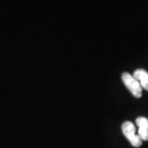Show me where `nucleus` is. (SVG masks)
<instances>
[{"label":"nucleus","mask_w":148,"mask_h":148,"mask_svg":"<svg viewBox=\"0 0 148 148\" xmlns=\"http://www.w3.org/2000/svg\"><path fill=\"white\" fill-rule=\"evenodd\" d=\"M122 132L134 147H140L143 145V140L136 134V127L132 122L126 121L122 124Z\"/></svg>","instance_id":"nucleus-1"},{"label":"nucleus","mask_w":148,"mask_h":148,"mask_svg":"<svg viewBox=\"0 0 148 148\" xmlns=\"http://www.w3.org/2000/svg\"><path fill=\"white\" fill-rule=\"evenodd\" d=\"M121 77L125 86L130 90L133 96L136 98H141L143 96V87L138 80L133 77V75L128 73H123Z\"/></svg>","instance_id":"nucleus-2"},{"label":"nucleus","mask_w":148,"mask_h":148,"mask_svg":"<svg viewBox=\"0 0 148 148\" xmlns=\"http://www.w3.org/2000/svg\"><path fill=\"white\" fill-rule=\"evenodd\" d=\"M136 124L138 126V136L143 141H148V119L138 117L136 119Z\"/></svg>","instance_id":"nucleus-3"},{"label":"nucleus","mask_w":148,"mask_h":148,"mask_svg":"<svg viewBox=\"0 0 148 148\" xmlns=\"http://www.w3.org/2000/svg\"><path fill=\"white\" fill-rule=\"evenodd\" d=\"M133 77L138 80L143 89L148 90V73L144 69H137L134 73Z\"/></svg>","instance_id":"nucleus-4"}]
</instances>
